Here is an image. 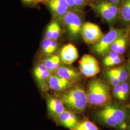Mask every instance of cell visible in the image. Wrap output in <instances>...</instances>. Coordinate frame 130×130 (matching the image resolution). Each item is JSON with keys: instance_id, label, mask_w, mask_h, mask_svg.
I'll list each match as a JSON object with an SVG mask.
<instances>
[{"instance_id": "cell-1", "label": "cell", "mask_w": 130, "mask_h": 130, "mask_svg": "<svg viewBox=\"0 0 130 130\" xmlns=\"http://www.w3.org/2000/svg\"><path fill=\"white\" fill-rule=\"evenodd\" d=\"M95 118L100 123L109 127L125 130L130 118L129 110L122 105L108 103L96 112Z\"/></svg>"}, {"instance_id": "cell-2", "label": "cell", "mask_w": 130, "mask_h": 130, "mask_svg": "<svg viewBox=\"0 0 130 130\" xmlns=\"http://www.w3.org/2000/svg\"><path fill=\"white\" fill-rule=\"evenodd\" d=\"M86 95L88 102L94 106H104L111 100L109 85L99 79L90 81Z\"/></svg>"}, {"instance_id": "cell-3", "label": "cell", "mask_w": 130, "mask_h": 130, "mask_svg": "<svg viewBox=\"0 0 130 130\" xmlns=\"http://www.w3.org/2000/svg\"><path fill=\"white\" fill-rule=\"evenodd\" d=\"M61 100L69 109L77 112L84 110L88 104L86 93L80 86H76L61 94Z\"/></svg>"}, {"instance_id": "cell-4", "label": "cell", "mask_w": 130, "mask_h": 130, "mask_svg": "<svg viewBox=\"0 0 130 130\" xmlns=\"http://www.w3.org/2000/svg\"><path fill=\"white\" fill-rule=\"evenodd\" d=\"M92 7L109 25H113L116 22L119 13L118 5L107 0H98L93 4Z\"/></svg>"}, {"instance_id": "cell-5", "label": "cell", "mask_w": 130, "mask_h": 130, "mask_svg": "<svg viewBox=\"0 0 130 130\" xmlns=\"http://www.w3.org/2000/svg\"><path fill=\"white\" fill-rule=\"evenodd\" d=\"M124 30L112 28L109 31L104 35L101 39L94 44L93 50L96 54L103 56L108 53L112 43L117 39L124 35Z\"/></svg>"}, {"instance_id": "cell-6", "label": "cell", "mask_w": 130, "mask_h": 130, "mask_svg": "<svg viewBox=\"0 0 130 130\" xmlns=\"http://www.w3.org/2000/svg\"><path fill=\"white\" fill-rule=\"evenodd\" d=\"M62 20L71 36L77 37L81 34L83 24L82 19L75 11H69L65 14Z\"/></svg>"}, {"instance_id": "cell-7", "label": "cell", "mask_w": 130, "mask_h": 130, "mask_svg": "<svg viewBox=\"0 0 130 130\" xmlns=\"http://www.w3.org/2000/svg\"><path fill=\"white\" fill-rule=\"evenodd\" d=\"M81 34L84 42L89 44H95L104 36L99 26L90 22L83 24Z\"/></svg>"}, {"instance_id": "cell-8", "label": "cell", "mask_w": 130, "mask_h": 130, "mask_svg": "<svg viewBox=\"0 0 130 130\" xmlns=\"http://www.w3.org/2000/svg\"><path fill=\"white\" fill-rule=\"evenodd\" d=\"M81 74L86 77H93L100 71V66L97 59L90 55H84L79 61Z\"/></svg>"}, {"instance_id": "cell-9", "label": "cell", "mask_w": 130, "mask_h": 130, "mask_svg": "<svg viewBox=\"0 0 130 130\" xmlns=\"http://www.w3.org/2000/svg\"><path fill=\"white\" fill-rule=\"evenodd\" d=\"M57 124L71 130H73L79 121L74 113L66 110L55 118Z\"/></svg>"}, {"instance_id": "cell-10", "label": "cell", "mask_w": 130, "mask_h": 130, "mask_svg": "<svg viewBox=\"0 0 130 130\" xmlns=\"http://www.w3.org/2000/svg\"><path fill=\"white\" fill-rule=\"evenodd\" d=\"M47 2L52 12L56 17L61 20L70 10L66 0H47Z\"/></svg>"}, {"instance_id": "cell-11", "label": "cell", "mask_w": 130, "mask_h": 130, "mask_svg": "<svg viewBox=\"0 0 130 130\" xmlns=\"http://www.w3.org/2000/svg\"><path fill=\"white\" fill-rule=\"evenodd\" d=\"M60 59L64 63L71 65L79 57L77 48L73 44L69 43L62 47L60 51Z\"/></svg>"}, {"instance_id": "cell-12", "label": "cell", "mask_w": 130, "mask_h": 130, "mask_svg": "<svg viewBox=\"0 0 130 130\" xmlns=\"http://www.w3.org/2000/svg\"><path fill=\"white\" fill-rule=\"evenodd\" d=\"M48 82L50 88L56 92L65 91L73 85V83L61 78L57 75H51Z\"/></svg>"}, {"instance_id": "cell-13", "label": "cell", "mask_w": 130, "mask_h": 130, "mask_svg": "<svg viewBox=\"0 0 130 130\" xmlns=\"http://www.w3.org/2000/svg\"><path fill=\"white\" fill-rule=\"evenodd\" d=\"M56 72L58 76L72 83L77 82L81 78V73L77 70L69 67H60Z\"/></svg>"}, {"instance_id": "cell-14", "label": "cell", "mask_w": 130, "mask_h": 130, "mask_svg": "<svg viewBox=\"0 0 130 130\" xmlns=\"http://www.w3.org/2000/svg\"><path fill=\"white\" fill-rule=\"evenodd\" d=\"M47 107L52 115L55 118L66 110L64 104L61 99L50 98L47 101Z\"/></svg>"}, {"instance_id": "cell-15", "label": "cell", "mask_w": 130, "mask_h": 130, "mask_svg": "<svg viewBox=\"0 0 130 130\" xmlns=\"http://www.w3.org/2000/svg\"><path fill=\"white\" fill-rule=\"evenodd\" d=\"M34 75L39 83L43 86L45 82L51 76V72L47 70L43 64L37 65L34 70Z\"/></svg>"}, {"instance_id": "cell-16", "label": "cell", "mask_w": 130, "mask_h": 130, "mask_svg": "<svg viewBox=\"0 0 130 130\" xmlns=\"http://www.w3.org/2000/svg\"><path fill=\"white\" fill-rule=\"evenodd\" d=\"M126 44V37L124 34L117 39L112 43L110 48V50L112 51L116 52L120 55H122L125 51Z\"/></svg>"}, {"instance_id": "cell-17", "label": "cell", "mask_w": 130, "mask_h": 130, "mask_svg": "<svg viewBox=\"0 0 130 130\" xmlns=\"http://www.w3.org/2000/svg\"><path fill=\"white\" fill-rule=\"evenodd\" d=\"M60 57L58 56H52L45 59L43 64L51 72L56 71L60 67Z\"/></svg>"}, {"instance_id": "cell-18", "label": "cell", "mask_w": 130, "mask_h": 130, "mask_svg": "<svg viewBox=\"0 0 130 130\" xmlns=\"http://www.w3.org/2000/svg\"><path fill=\"white\" fill-rule=\"evenodd\" d=\"M57 47V43L56 41L45 38L42 42V50L46 55L53 54L56 51Z\"/></svg>"}, {"instance_id": "cell-19", "label": "cell", "mask_w": 130, "mask_h": 130, "mask_svg": "<svg viewBox=\"0 0 130 130\" xmlns=\"http://www.w3.org/2000/svg\"><path fill=\"white\" fill-rule=\"evenodd\" d=\"M120 16L124 23H130V0H124L121 6Z\"/></svg>"}, {"instance_id": "cell-20", "label": "cell", "mask_w": 130, "mask_h": 130, "mask_svg": "<svg viewBox=\"0 0 130 130\" xmlns=\"http://www.w3.org/2000/svg\"><path fill=\"white\" fill-rule=\"evenodd\" d=\"M118 79L121 83L126 82L128 78V73L125 67H119L108 70Z\"/></svg>"}, {"instance_id": "cell-21", "label": "cell", "mask_w": 130, "mask_h": 130, "mask_svg": "<svg viewBox=\"0 0 130 130\" xmlns=\"http://www.w3.org/2000/svg\"><path fill=\"white\" fill-rule=\"evenodd\" d=\"M73 130H99V129L93 122L89 120H84L79 122Z\"/></svg>"}, {"instance_id": "cell-22", "label": "cell", "mask_w": 130, "mask_h": 130, "mask_svg": "<svg viewBox=\"0 0 130 130\" xmlns=\"http://www.w3.org/2000/svg\"><path fill=\"white\" fill-rule=\"evenodd\" d=\"M122 93L121 101H124L127 99L130 93V86L129 84L126 82H123L121 84Z\"/></svg>"}, {"instance_id": "cell-23", "label": "cell", "mask_w": 130, "mask_h": 130, "mask_svg": "<svg viewBox=\"0 0 130 130\" xmlns=\"http://www.w3.org/2000/svg\"><path fill=\"white\" fill-rule=\"evenodd\" d=\"M53 23V34L52 40L56 41L60 36L61 32V28L59 24L56 21H54Z\"/></svg>"}, {"instance_id": "cell-24", "label": "cell", "mask_w": 130, "mask_h": 130, "mask_svg": "<svg viewBox=\"0 0 130 130\" xmlns=\"http://www.w3.org/2000/svg\"><path fill=\"white\" fill-rule=\"evenodd\" d=\"M106 75L107 79H108V82L113 87H115L121 84V82H120V80L114 75L111 74L108 71H107Z\"/></svg>"}, {"instance_id": "cell-25", "label": "cell", "mask_w": 130, "mask_h": 130, "mask_svg": "<svg viewBox=\"0 0 130 130\" xmlns=\"http://www.w3.org/2000/svg\"><path fill=\"white\" fill-rule=\"evenodd\" d=\"M120 56V55L119 54H118L116 52L111 51L107 55V56H105V58L104 59V60H103L104 65H106L109 62L111 61L113 59L116 58Z\"/></svg>"}, {"instance_id": "cell-26", "label": "cell", "mask_w": 130, "mask_h": 130, "mask_svg": "<svg viewBox=\"0 0 130 130\" xmlns=\"http://www.w3.org/2000/svg\"><path fill=\"white\" fill-rule=\"evenodd\" d=\"M76 11H82L87 4L88 0H74Z\"/></svg>"}, {"instance_id": "cell-27", "label": "cell", "mask_w": 130, "mask_h": 130, "mask_svg": "<svg viewBox=\"0 0 130 130\" xmlns=\"http://www.w3.org/2000/svg\"><path fill=\"white\" fill-rule=\"evenodd\" d=\"M113 94L115 98L121 101L122 93L121 84L118 86L114 87L113 90Z\"/></svg>"}, {"instance_id": "cell-28", "label": "cell", "mask_w": 130, "mask_h": 130, "mask_svg": "<svg viewBox=\"0 0 130 130\" xmlns=\"http://www.w3.org/2000/svg\"><path fill=\"white\" fill-rule=\"evenodd\" d=\"M122 61V59L120 56L117 57L116 58L113 59L111 61L109 62L108 63H107L105 66H106L107 67H113V66L120 64V63H121Z\"/></svg>"}, {"instance_id": "cell-29", "label": "cell", "mask_w": 130, "mask_h": 130, "mask_svg": "<svg viewBox=\"0 0 130 130\" xmlns=\"http://www.w3.org/2000/svg\"><path fill=\"white\" fill-rule=\"evenodd\" d=\"M21 1L24 4L27 5H29V6L35 5L40 3H42L41 0H21Z\"/></svg>"}, {"instance_id": "cell-30", "label": "cell", "mask_w": 130, "mask_h": 130, "mask_svg": "<svg viewBox=\"0 0 130 130\" xmlns=\"http://www.w3.org/2000/svg\"><path fill=\"white\" fill-rule=\"evenodd\" d=\"M70 6L71 10L76 11L74 1V0H66Z\"/></svg>"}, {"instance_id": "cell-31", "label": "cell", "mask_w": 130, "mask_h": 130, "mask_svg": "<svg viewBox=\"0 0 130 130\" xmlns=\"http://www.w3.org/2000/svg\"><path fill=\"white\" fill-rule=\"evenodd\" d=\"M107 1H108V2L111 3L113 4L117 5H118L120 3V2L119 0H107Z\"/></svg>"}, {"instance_id": "cell-32", "label": "cell", "mask_w": 130, "mask_h": 130, "mask_svg": "<svg viewBox=\"0 0 130 130\" xmlns=\"http://www.w3.org/2000/svg\"><path fill=\"white\" fill-rule=\"evenodd\" d=\"M128 74L129 76V78H130V62H129V73H128Z\"/></svg>"}, {"instance_id": "cell-33", "label": "cell", "mask_w": 130, "mask_h": 130, "mask_svg": "<svg viewBox=\"0 0 130 130\" xmlns=\"http://www.w3.org/2000/svg\"><path fill=\"white\" fill-rule=\"evenodd\" d=\"M125 130H130V124L128 125V126H127V127L126 128V129Z\"/></svg>"}, {"instance_id": "cell-34", "label": "cell", "mask_w": 130, "mask_h": 130, "mask_svg": "<svg viewBox=\"0 0 130 130\" xmlns=\"http://www.w3.org/2000/svg\"><path fill=\"white\" fill-rule=\"evenodd\" d=\"M129 110V116H130V108H129V109L128 110Z\"/></svg>"}]
</instances>
